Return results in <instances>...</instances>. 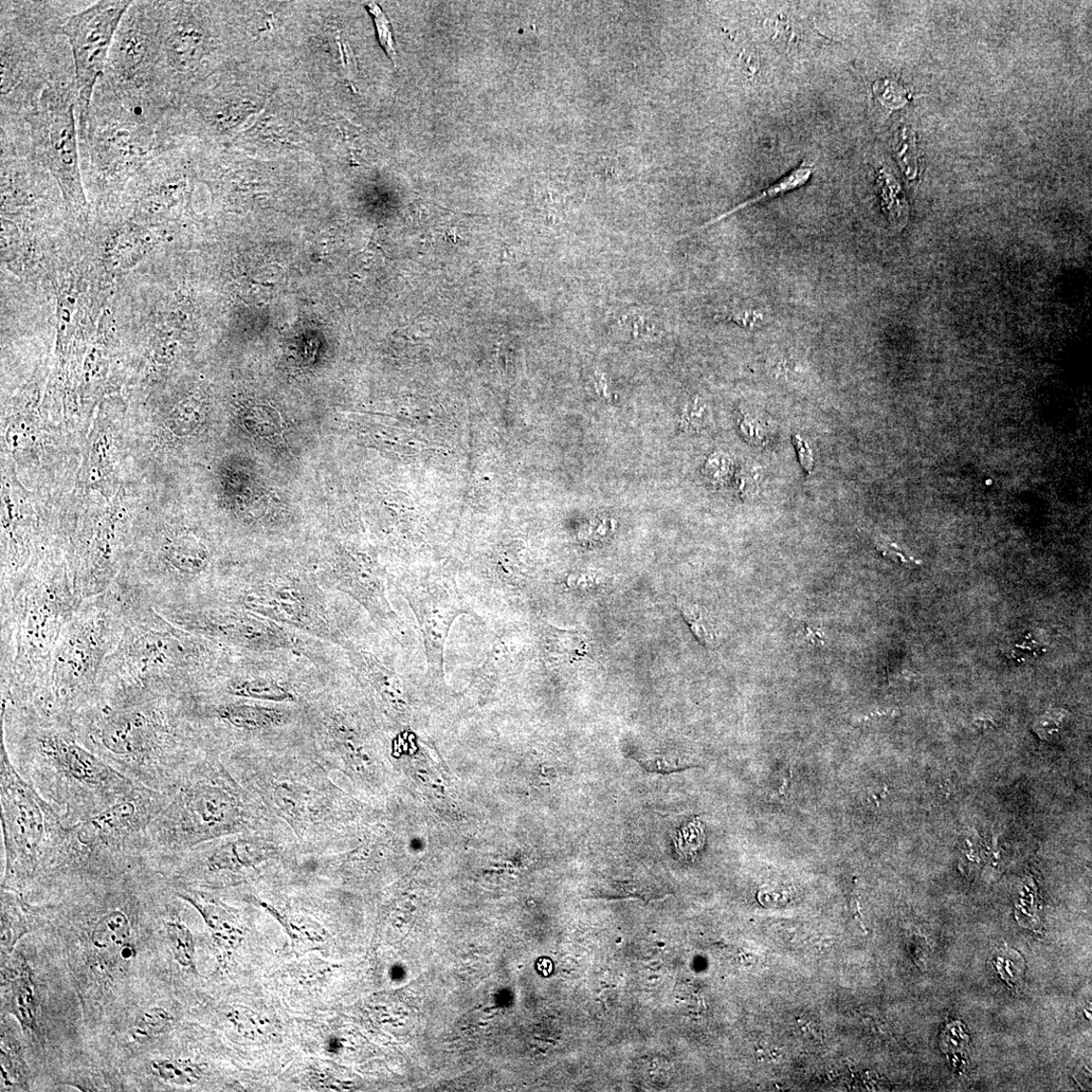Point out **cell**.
Masks as SVG:
<instances>
[{
	"instance_id": "21",
	"label": "cell",
	"mask_w": 1092,
	"mask_h": 1092,
	"mask_svg": "<svg viewBox=\"0 0 1092 1092\" xmlns=\"http://www.w3.org/2000/svg\"><path fill=\"white\" fill-rule=\"evenodd\" d=\"M152 1069L162 1081L176 1086L195 1085L202 1081L204 1074L197 1064L177 1059L155 1060Z\"/></svg>"
},
{
	"instance_id": "35",
	"label": "cell",
	"mask_w": 1092,
	"mask_h": 1092,
	"mask_svg": "<svg viewBox=\"0 0 1092 1092\" xmlns=\"http://www.w3.org/2000/svg\"><path fill=\"white\" fill-rule=\"evenodd\" d=\"M728 468H730V463H728V460L725 459L721 454L714 455V457L710 458L707 465L705 466V470L709 478H712L716 481H719L724 478L728 471Z\"/></svg>"
},
{
	"instance_id": "11",
	"label": "cell",
	"mask_w": 1092,
	"mask_h": 1092,
	"mask_svg": "<svg viewBox=\"0 0 1092 1092\" xmlns=\"http://www.w3.org/2000/svg\"><path fill=\"white\" fill-rule=\"evenodd\" d=\"M397 589L407 601L421 628L427 681L444 688V653L450 629L458 617L476 616V612L452 580L430 576L402 579L397 582Z\"/></svg>"
},
{
	"instance_id": "22",
	"label": "cell",
	"mask_w": 1092,
	"mask_h": 1092,
	"mask_svg": "<svg viewBox=\"0 0 1092 1092\" xmlns=\"http://www.w3.org/2000/svg\"><path fill=\"white\" fill-rule=\"evenodd\" d=\"M174 1023L172 1014L161 1007L144 1011L133 1027V1039L139 1044L148 1043L169 1032Z\"/></svg>"
},
{
	"instance_id": "4",
	"label": "cell",
	"mask_w": 1092,
	"mask_h": 1092,
	"mask_svg": "<svg viewBox=\"0 0 1092 1092\" xmlns=\"http://www.w3.org/2000/svg\"><path fill=\"white\" fill-rule=\"evenodd\" d=\"M163 793L164 804L149 828L148 854L176 857L224 836L281 824L216 754L198 761Z\"/></svg>"
},
{
	"instance_id": "30",
	"label": "cell",
	"mask_w": 1092,
	"mask_h": 1092,
	"mask_svg": "<svg viewBox=\"0 0 1092 1092\" xmlns=\"http://www.w3.org/2000/svg\"><path fill=\"white\" fill-rule=\"evenodd\" d=\"M1065 717L1063 710H1053L1035 721L1034 730L1043 739L1058 735L1063 726Z\"/></svg>"
},
{
	"instance_id": "25",
	"label": "cell",
	"mask_w": 1092,
	"mask_h": 1092,
	"mask_svg": "<svg viewBox=\"0 0 1092 1092\" xmlns=\"http://www.w3.org/2000/svg\"><path fill=\"white\" fill-rule=\"evenodd\" d=\"M883 206L886 208L890 220L901 227L905 222L906 204L901 189L894 176L882 171L880 178Z\"/></svg>"
},
{
	"instance_id": "34",
	"label": "cell",
	"mask_w": 1092,
	"mask_h": 1092,
	"mask_svg": "<svg viewBox=\"0 0 1092 1092\" xmlns=\"http://www.w3.org/2000/svg\"><path fill=\"white\" fill-rule=\"evenodd\" d=\"M625 326L634 337L648 335L654 330L650 321L642 315H629L625 320Z\"/></svg>"
},
{
	"instance_id": "19",
	"label": "cell",
	"mask_w": 1092,
	"mask_h": 1092,
	"mask_svg": "<svg viewBox=\"0 0 1092 1092\" xmlns=\"http://www.w3.org/2000/svg\"><path fill=\"white\" fill-rule=\"evenodd\" d=\"M131 935L129 917L122 909H111L98 920L91 942L100 950L121 948Z\"/></svg>"
},
{
	"instance_id": "38",
	"label": "cell",
	"mask_w": 1092,
	"mask_h": 1092,
	"mask_svg": "<svg viewBox=\"0 0 1092 1092\" xmlns=\"http://www.w3.org/2000/svg\"><path fill=\"white\" fill-rule=\"evenodd\" d=\"M806 625V639L813 645L825 646V634L821 627L810 623Z\"/></svg>"
},
{
	"instance_id": "40",
	"label": "cell",
	"mask_w": 1092,
	"mask_h": 1092,
	"mask_svg": "<svg viewBox=\"0 0 1092 1092\" xmlns=\"http://www.w3.org/2000/svg\"><path fill=\"white\" fill-rule=\"evenodd\" d=\"M121 957L125 960H130L135 957V950L129 944L121 946Z\"/></svg>"
},
{
	"instance_id": "32",
	"label": "cell",
	"mask_w": 1092,
	"mask_h": 1092,
	"mask_svg": "<svg viewBox=\"0 0 1092 1092\" xmlns=\"http://www.w3.org/2000/svg\"><path fill=\"white\" fill-rule=\"evenodd\" d=\"M637 761H639V762H641L642 766L645 767L649 772L668 773V772H675V771L682 770V769L689 767V764L687 763V762H682L681 761L680 762L679 761H667L666 758H664L662 760H654V761H644V760H637Z\"/></svg>"
},
{
	"instance_id": "20",
	"label": "cell",
	"mask_w": 1092,
	"mask_h": 1092,
	"mask_svg": "<svg viewBox=\"0 0 1092 1092\" xmlns=\"http://www.w3.org/2000/svg\"><path fill=\"white\" fill-rule=\"evenodd\" d=\"M811 175H812L811 166H809V164H808L806 161H804L803 163L800 164V166L796 170L792 171L791 172H789L785 177H782L780 180L775 182L774 185L770 186L766 190L762 191L756 196H754L748 200H745V202H743L742 204L734 208L733 210L728 211L727 213L716 217L715 220L710 221L708 224H705L704 226L700 227L699 229H703L709 225L717 223L718 221L722 220V218L726 217L727 216H731V215L735 214L736 212H739L742 209H745L746 207H750L751 205L762 203V202H764V200L772 199V198L779 196L781 194H785L788 192H792L794 190L803 188L808 184Z\"/></svg>"
},
{
	"instance_id": "17",
	"label": "cell",
	"mask_w": 1092,
	"mask_h": 1092,
	"mask_svg": "<svg viewBox=\"0 0 1092 1092\" xmlns=\"http://www.w3.org/2000/svg\"><path fill=\"white\" fill-rule=\"evenodd\" d=\"M536 631L540 658L550 668H570L588 657L590 641L581 630L562 629L543 623Z\"/></svg>"
},
{
	"instance_id": "18",
	"label": "cell",
	"mask_w": 1092,
	"mask_h": 1092,
	"mask_svg": "<svg viewBox=\"0 0 1092 1092\" xmlns=\"http://www.w3.org/2000/svg\"><path fill=\"white\" fill-rule=\"evenodd\" d=\"M175 896L191 904L210 928L216 941L233 949L241 943L242 926L239 918L226 904L202 892L186 889L177 891Z\"/></svg>"
},
{
	"instance_id": "16",
	"label": "cell",
	"mask_w": 1092,
	"mask_h": 1092,
	"mask_svg": "<svg viewBox=\"0 0 1092 1092\" xmlns=\"http://www.w3.org/2000/svg\"><path fill=\"white\" fill-rule=\"evenodd\" d=\"M519 663L517 632L501 619L491 640L485 660L473 673L472 686L479 690H493L515 673Z\"/></svg>"
},
{
	"instance_id": "33",
	"label": "cell",
	"mask_w": 1092,
	"mask_h": 1092,
	"mask_svg": "<svg viewBox=\"0 0 1092 1092\" xmlns=\"http://www.w3.org/2000/svg\"><path fill=\"white\" fill-rule=\"evenodd\" d=\"M888 681L891 684H897L901 681H909L916 677V672L909 664L899 661L889 664L887 667Z\"/></svg>"
},
{
	"instance_id": "36",
	"label": "cell",
	"mask_w": 1092,
	"mask_h": 1092,
	"mask_svg": "<svg viewBox=\"0 0 1092 1092\" xmlns=\"http://www.w3.org/2000/svg\"><path fill=\"white\" fill-rule=\"evenodd\" d=\"M793 440L801 465L810 472L813 466V457L809 445L799 435L794 436Z\"/></svg>"
},
{
	"instance_id": "8",
	"label": "cell",
	"mask_w": 1092,
	"mask_h": 1092,
	"mask_svg": "<svg viewBox=\"0 0 1092 1092\" xmlns=\"http://www.w3.org/2000/svg\"><path fill=\"white\" fill-rule=\"evenodd\" d=\"M207 882L243 880L277 867L298 868L304 859L293 834L282 824L221 837L175 857Z\"/></svg>"
},
{
	"instance_id": "23",
	"label": "cell",
	"mask_w": 1092,
	"mask_h": 1092,
	"mask_svg": "<svg viewBox=\"0 0 1092 1092\" xmlns=\"http://www.w3.org/2000/svg\"><path fill=\"white\" fill-rule=\"evenodd\" d=\"M169 944L175 961L185 968L194 967L195 943L190 928L179 921L166 922Z\"/></svg>"
},
{
	"instance_id": "13",
	"label": "cell",
	"mask_w": 1092,
	"mask_h": 1092,
	"mask_svg": "<svg viewBox=\"0 0 1092 1092\" xmlns=\"http://www.w3.org/2000/svg\"><path fill=\"white\" fill-rule=\"evenodd\" d=\"M146 7H132L125 13L112 49L111 65L122 83H134L145 77L159 57V21L150 18Z\"/></svg>"
},
{
	"instance_id": "29",
	"label": "cell",
	"mask_w": 1092,
	"mask_h": 1092,
	"mask_svg": "<svg viewBox=\"0 0 1092 1092\" xmlns=\"http://www.w3.org/2000/svg\"><path fill=\"white\" fill-rule=\"evenodd\" d=\"M874 93L881 102L891 108H898L906 102V93L902 87L891 80H880L873 86Z\"/></svg>"
},
{
	"instance_id": "6",
	"label": "cell",
	"mask_w": 1092,
	"mask_h": 1092,
	"mask_svg": "<svg viewBox=\"0 0 1092 1092\" xmlns=\"http://www.w3.org/2000/svg\"><path fill=\"white\" fill-rule=\"evenodd\" d=\"M164 804V793L140 786L76 826H71L66 865L148 854L149 828Z\"/></svg>"
},
{
	"instance_id": "3",
	"label": "cell",
	"mask_w": 1092,
	"mask_h": 1092,
	"mask_svg": "<svg viewBox=\"0 0 1092 1092\" xmlns=\"http://www.w3.org/2000/svg\"><path fill=\"white\" fill-rule=\"evenodd\" d=\"M3 740L15 768L67 826H76L140 786L89 749L71 724L35 723Z\"/></svg>"
},
{
	"instance_id": "7",
	"label": "cell",
	"mask_w": 1092,
	"mask_h": 1092,
	"mask_svg": "<svg viewBox=\"0 0 1092 1092\" xmlns=\"http://www.w3.org/2000/svg\"><path fill=\"white\" fill-rule=\"evenodd\" d=\"M234 603L316 639L343 648L353 641L336 623L324 591L311 580L275 575L252 580L232 591Z\"/></svg>"
},
{
	"instance_id": "31",
	"label": "cell",
	"mask_w": 1092,
	"mask_h": 1092,
	"mask_svg": "<svg viewBox=\"0 0 1092 1092\" xmlns=\"http://www.w3.org/2000/svg\"><path fill=\"white\" fill-rule=\"evenodd\" d=\"M912 148H914L913 141L910 140L909 135L904 134L898 150V157L908 177H913L916 169V160L913 158L912 152L909 151Z\"/></svg>"
},
{
	"instance_id": "12",
	"label": "cell",
	"mask_w": 1092,
	"mask_h": 1092,
	"mask_svg": "<svg viewBox=\"0 0 1092 1092\" xmlns=\"http://www.w3.org/2000/svg\"><path fill=\"white\" fill-rule=\"evenodd\" d=\"M188 623L193 629L249 651H302L297 635L288 627L244 609L199 611L192 613Z\"/></svg>"
},
{
	"instance_id": "28",
	"label": "cell",
	"mask_w": 1092,
	"mask_h": 1092,
	"mask_svg": "<svg viewBox=\"0 0 1092 1092\" xmlns=\"http://www.w3.org/2000/svg\"><path fill=\"white\" fill-rule=\"evenodd\" d=\"M366 7L374 17L380 46L386 51V53L389 55V57L396 65L397 52L391 33L390 23L386 14L375 3H370Z\"/></svg>"
},
{
	"instance_id": "10",
	"label": "cell",
	"mask_w": 1092,
	"mask_h": 1092,
	"mask_svg": "<svg viewBox=\"0 0 1092 1092\" xmlns=\"http://www.w3.org/2000/svg\"><path fill=\"white\" fill-rule=\"evenodd\" d=\"M132 2H100L69 15L62 33L69 41L76 67L79 130L85 139L96 85L102 75L116 34Z\"/></svg>"
},
{
	"instance_id": "27",
	"label": "cell",
	"mask_w": 1092,
	"mask_h": 1092,
	"mask_svg": "<svg viewBox=\"0 0 1092 1092\" xmlns=\"http://www.w3.org/2000/svg\"><path fill=\"white\" fill-rule=\"evenodd\" d=\"M712 421V412L699 397L688 400L679 418L680 428L686 432L704 429Z\"/></svg>"
},
{
	"instance_id": "37",
	"label": "cell",
	"mask_w": 1092,
	"mask_h": 1092,
	"mask_svg": "<svg viewBox=\"0 0 1092 1092\" xmlns=\"http://www.w3.org/2000/svg\"><path fill=\"white\" fill-rule=\"evenodd\" d=\"M877 548L885 557L894 558L903 563L909 562V558H907L903 554L899 552L898 546L894 543H890L886 539L879 540Z\"/></svg>"
},
{
	"instance_id": "9",
	"label": "cell",
	"mask_w": 1092,
	"mask_h": 1092,
	"mask_svg": "<svg viewBox=\"0 0 1092 1092\" xmlns=\"http://www.w3.org/2000/svg\"><path fill=\"white\" fill-rule=\"evenodd\" d=\"M75 106L67 87L50 85L44 89L29 123L36 158L57 180L68 205L81 210L86 200Z\"/></svg>"
},
{
	"instance_id": "14",
	"label": "cell",
	"mask_w": 1092,
	"mask_h": 1092,
	"mask_svg": "<svg viewBox=\"0 0 1092 1092\" xmlns=\"http://www.w3.org/2000/svg\"><path fill=\"white\" fill-rule=\"evenodd\" d=\"M344 649L352 675L363 694L371 695L390 714H404L405 686L398 673L374 652L359 648L353 642Z\"/></svg>"
},
{
	"instance_id": "26",
	"label": "cell",
	"mask_w": 1092,
	"mask_h": 1092,
	"mask_svg": "<svg viewBox=\"0 0 1092 1092\" xmlns=\"http://www.w3.org/2000/svg\"><path fill=\"white\" fill-rule=\"evenodd\" d=\"M11 1012L18 1021L28 1030H33L35 1017L34 1011V996L30 978L15 981L11 999Z\"/></svg>"
},
{
	"instance_id": "1",
	"label": "cell",
	"mask_w": 1092,
	"mask_h": 1092,
	"mask_svg": "<svg viewBox=\"0 0 1092 1092\" xmlns=\"http://www.w3.org/2000/svg\"><path fill=\"white\" fill-rule=\"evenodd\" d=\"M226 766L267 812L293 834L304 859L349 846L357 807L299 733L222 756Z\"/></svg>"
},
{
	"instance_id": "24",
	"label": "cell",
	"mask_w": 1092,
	"mask_h": 1092,
	"mask_svg": "<svg viewBox=\"0 0 1092 1092\" xmlns=\"http://www.w3.org/2000/svg\"><path fill=\"white\" fill-rule=\"evenodd\" d=\"M679 609L696 639L706 647H715L718 633L714 619L706 609L687 603H680Z\"/></svg>"
},
{
	"instance_id": "2",
	"label": "cell",
	"mask_w": 1092,
	"mask_h": 1092,
	"mask_svg": "<svg viewBox=\"0 0 1092 1092\" xmlns=\"http://www.w3.org/2000/svg\"><path fill=\"white\" fill-rule=\"evenodd\" d=\"M77 731L81 741L139 786L167 792L209 754L185 698L173 706L105 707Z\"/></svg>"
},
{
	"instance_id": "15",
	"label": "cell",
	"mask_w": 1092,
	"mask_h": 1092,
	"mask_svg": "<svg viewBox=\"0 0 1092 1092\" xmlns=\"http://www.w3.org/2000/svg\"><path fill=\"white\" fill-rule=\"evenodd\" d=\"M273 677L268 673H234L220 688L203 695H216L253 701L300 706L309 689Z\"/></svg>"
},
{
	"instance_id": "5",
	"label": "cell",
	"mask_w": 1092,
	"mask_h": 1092,
	"mask_svg": "<svg viewBox=\"0 0 1092 1092\" xmlns=\"http://www.w3.org/2000/svg\"><path fill=\"white\" fill-rule=\"evenodd\" d=\"M0 803L6 853L3 886L20 888L41 867H59L71 827L17 771L3 739Z\"/></svg>"
},
{
	"instance_id": "39",
	"label": "cell",
	"mask_w": 1092,
	"mask_h": 1092,
	"mask_svg": "<svg viewBox=\"0 0 1092 1092\" xmlns=\"http://www.w3.org/2000/svg\"><path fill=\"white\" fill-rule=\"evenodd\" d=\"M595 380V387L598 394L606 399L609 398L610 392L606 375L603 373L596 374Z\"/></svg>"
}]
</instances>
